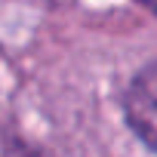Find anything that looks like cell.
Instances as JSON below:
<instances>
[{"mask_svg":"<svg viewBox=\"0 0 157 157\" xmlns=\"http://www.w3.org/2000/svg\"><path fill=\"white\" fill-rule=\"evenodd\" d=\"M123 108L136 136L157 151V62L136 74V80L126 90Z\"/></svg>","mask_w":157,"mask_h":157,"instance_id":"6da1fadb","label":"cell"},{"mask_svg":"<svg viewBox=\"0 0 157 157\" xmlns=\"http://www.w3.org/2000/svg\"><path fill=\"white\" fill-rule=\"evenodd\" d=\"M3 157H37V154H31V151H10V154H3Z\"/></svg>","mask_w":157,"mask_h":157,"instance_id":"7a4b0ae2","label":"cell"},{"mask_svg":"<svg viewBox=\"0 0 157 157\" xmlns=\"http://www.w3.org/2000/svg\"><path fill=\"white\" fill-rule=\"evenodd\" d=\"M139 3H145L148 10H154V13H157V0H139Z\"/></svg>","mask_w":157,"mask_h":157,"instance_id":"3957f363","label":"cell"}]
</instances>
